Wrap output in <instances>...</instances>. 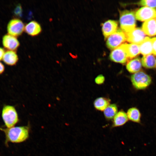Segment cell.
Returning <instances> with one entry per match:
<instances>
[{"mask_svg":"<svg viewBox=\"0 0 156 156\" xmlns=\"http://www.w3.org/2000/svg\"><path fill=\"white\" fill-rule=\"evenodd\" d=\"M0 130L5 135L4 143L8 147V143H19L25 141L29 137V129L27 126L13 127L10 128L0 127Z\"/></svg>","mask_w":156,"mask_h":156,"instance_id":"cell-1","label":"cell"},{"mask_svg":"<svg viewBox=\"0 0 156 156\" xmlns=\"http://www.w3.org/2000/svg\"><path fill=\"white\" fill-rule=\"evenodd\" d=\"M135 13L133 11L124 10L120 13V23L122 30L128 33L135 28Z\"/></svg>","mask_w":156,"mask_h":156,"instance_id":"cell-2","label":"cell"},{"mask_svg":"<svg viewBox=\"0 0 156 156\" xmlns=\"http://www.w3.org/2000/svg\"><path fill=\"white\" fill-rule=\"evenodd\" d=\"M1 115L5 125L7 128L14 127L18 121L17 113L13 106L8 105L4 106Z\"/></svg>","mask_w":156,"mask_h":156,"instance_id":"cell-3","label":"cell"},{"mask_svg":"<svg viewBox=\"0 0 156 156\" xmlns=\"http://www.w3.org/2000/svg\"><path fill=\"white\" fill-rule=\"evenodd\" d=\"M131 80L134 87L139 90L146 88L151 82L150 77L142 71L138 72L132 75Z\"/></svg>","mask_w":156,"mask_h":156,"instance_id":"cell-4","label":"cell"},{"mask_svg":"<svg viewBox=\"0 0 156 156\" xmlns=\"http://www.w3.org/2000/svg\"><path fill=\"white\" fill-rule=\"evenodd\" d=\"M106 44L108 48L114 50L120 46L126 40V35L119 29L108 37Z\"/></svg>","mask_w":156,"mask_h":156,"instance_id":"cell-5","label":"cell"},{"mask_svg":"<svg viewBox=\"0 0 156 156\" xmlns=\"http://www.w3.org/2000/svg\"><path fill=\"white\" fill-rule=\"evenodd\" d=\"M110 59L115 62L121 64L125 63L128 58L125 44H123L114 49L111 53Z\"/></svg>","mask_w":156,"mask_h":156,"instance_id":"cell-6","label":"cell"},{"mask_svg":"<svg viewBox=\"0 0 156 156\" xmlns=\"http://www.w3.org/2000/svg\"><path fill=\"white\" fill-rule=\"evenodd\" d=\"M25 26L20 19L14 18L9 22L7 26V30L10 35L14 36L21 35L24 31Z\"/></svg>","mask_w":156,"mask_h":156,"instance_id":"cell-7","label":"cell"},{"mask_svg":"<svg viewBox=\"0 0 156 156\" xmlns=\"http://www.w3.org/2000/svg\"><path fill=\"white\" fill-rule=\"evenodd\" d=\"M135 16L137 20L142 21L156 19V10L154 8L143 7L137 11Z\"/></svg>","mask_w":156,"mask_h":156,"instance_id":"cell-8","label":"cell"},{"mask_svg":"<svg viewBox=\"0 0 156 156\" xmlns=\"http://www.w3.org/2000/svg\"><path fill=\"white\" fill-rule=\"evenodd\" d=\"M126 40L129 42L139 45L146 37V34L142 29L137 28L126 33Z\"/></svg>","mask_w":156,"mask_h":156,"instance_id":"cell-9","label":"cell"},{"mask_svg":"<svg viewBox=\"0 0 156 156\" xmlns=\"http://www.w3.org/2000/svg\"><path fill=\"white\" fill-rule=\"evenodd\" d=\"M2 42L5 48L11 51L16 50L20 45L19 42L17 38L9 34L5 35L3 36Z\"/></svg>","mask_w":156,"mask_h":156,"instance_id":"cell-10","label":"cell"},{"mask_svg":"<svg viewBox=\"0 0 156 156\" xmlns=\"http://www.w3.org/2000/svg\"><path fill=\"white\" fill-rule=\"evenodd\" d=\"M118 23L114 20H109L105 22L103 24L102 30L105 38L108 37L117 30Z\"/></svg>","mask_w":156,"mask_h":156,"instance_id":"cell-11","label":"cell"},{"mask_svg":"<svg viewBox=\"0 0 156 156\" xmlns=\"http://www.w3.org/2000/svg\"><path fill=\"white\" fill-rule=\"evenodd\" d=\"M42 30L40 24L35 21L29 22L25 27V31L27 34L31 36L38 35L41 32Z\"/></svg>","mask_w":156,"mask_h":156,"instance_id":"cell-12","label":"cell"},{"mask_svg":"<svg viewBox=\"0 0 156 156\" xmlns=\"http://www.w3.org/2000/svg\"><path fill=\"white\" fill-rule=\"evenodd\" d=\"M142 30L145 34L149 36L156 35V19L145 21L142 25Z\"/></svg>","mask_w":156,"mask_h":156,"instance_id":"cell-13","label":"cell"},{"mask_svg":"<svg viewBox=\"0 0 156 156\" xmlns=\"http://www.w3.org/2000/svg\"><path fill=\"white\" fill-rule=\"evenodd\" d=\"M140 53L144 55L153 53V46L151 39L146 37L143 41L139 45Z\"/></svg>","mask_w":156,"mask_h":156,"instance_id":"cell-14","label":"cell"},{"mask_svg":"<svg viewBox=\"0 0 156 156\" xmlns=\"http://www.w3.org/2000/svg\"><path fill=\"white\" fill-rule=\"evenodd\" d=\"M3 60L6 64L10 65L15 64L18 60V56L16 52L13 51H8L3 55Z\"/></svg>","mask_w":156,"mask_h":156,"instance_id":"cell-15","label":"cell"},{"mask_svg":"<svg viewBox=\"0 0 156 156\" xmlns=\"http://www.w3.org/2000/svg\"><path fill=\"white\" fill-rule=\"evenodd\" d=\"M128 120L127 114L121 111L118 112L114 118L113 127L120 126L124 125Z\"/></svg>","mask_w":156,"mask_h":156,"instance_id":"cell-16","label":"cell"},{"mask_svg":"<svg viewBox=\"0 0 156 156\" xmlns=\"http://www.w3.org/2000/svg\"><path fill=\"white\" fill-rule=\"evenodd\" d=\"M142 63L140 59L137 58L131 60L126 65V68L131 73L138 72L142 68Z\"/></svg>","mask_w":156,"mask_h":156,"instance_id":"cell-17","label":"cell"},{"mask_svg":"<svg viewBox=\"0 0 156 156\" xmlns=\"http://www.w3.org/2000/svg\"><path fill=\"white\" fill-rule=\"evenodd\" d=\"M125 44L128 58L134 57L140 53L139 45L133 43Z\"/></svg>","mask_w":156,"mask_h":156,"instance_id":"cell-18","label":"cell"},{"mask_svg":"<svg viewBox=\"0 0 156 156\" xmlns=\"http://www.w3.org/2000/svg\"><path fill=\"white\" fill-rule=\"evenodd\" d=\"M142 64L144 67L151 68L156 65V59L154 56L150 54L144 56L141 59Z\"/></svg>","mask_w":156,"mask_h":156,"instance_id":"cell-19","label":"cell"},{"mask_svg":"<svg viewBox=\"0 0 156 156\" xmlns=\"http://www.w3.org/2000/svg\"><path fill=\"white\" fill-rule=\"evenodd\" d=\"M128 119L130 120L138 123L140 122L141 115L139 110L135 107L129 109L127 113Z\"/></svg>","mask_w":156,"mask_h":156,"instance_id":"cell-20","label":"cell"},{"mask_svg":"<svg viewBox=\"0 0 156 156\" xmlns=\"http://www.w3.org/2000/svg\"><path fill=\"white\" fill-rule=\"evenodd\" d=\"M109 100L103 97H99L96 99L94 101V105L98 110L103 111L109 105Z\"/></svg>","mask_w":156,"mask_h":156,"instance_id":"cell-21","label":"cell"},{"mask_svg":"<svg viewBox=\"0 0 156 156\" xmlns=\"http://www.w3.org/2000/svg\"><path fill=\"white\" fill-rule=\"evenodd\" d=\"M116 105L114 104L109 105L104 111V114L105 118L108 120L114 118L118 113Z\"/></svg>","mask_w":156,"mask_h":156,"instance_id":"cell-22","label":"cell"},{"mask_svg":"<svg viewBox=\"0 0 156 156\" xmlns=\"http://www.w3.org/2000/svg\"><path fill=\"white\" fill-rule=\"evenodd\" d=\"M138 4L151 8H156V0H142L138 2Z\"/></svg>","mask_w":156,"mask_h":156,"instance_id":"cell-23","label":"cell"},{"mask_svg":"<svg viewBox=\"0 0 156 156\" xmlns=\"http://www.w3.org/2000/svg\"><path fill=\"white\" fill-rule=\"evenodd\" d=\"M22 9L21 5L18 4L17 5L15 8L14 12L15 15L21 16L22 15Z\"/></svg>","mask_w":156,"mask_h":156,"instance_id":"cell-24","label":"cell"},{"mask_svg":"<svg viewBox=\"0 0 156 156\" xmlns=\"http://www.w3.org/2000/svg\"><path fill=\"white\" fill-rule=\"evenodd\" d=\"M105 79L104 76L102 75H100L96 78L95 81L96 84H101L103 83Z\"/></svg>","mask_w":156,"mask_h":156,"instance_id":"cell-25","label":"cell"},{"mask_svg":"<svg viewBox=\"0 0 156 156\" xmlns=\"http://www.w3.org/2000/svg\"><path fill=\"white\" fill-rule=\"evenodd\" d=\"M153 46V53L156 55V38H153L151 39Z\"/></svg>","mask_w":156,"mask_h":156,"instance_id":"cell-26","label":"cell"},{"mask_svg":"<svg viewBox=\"0 0 156 156\" xmlns=\"http://www.w3.org/2000/svg\"><path fill=\"white\" fill-rule=\"evenodd\" d=\"M4 53V49L0 47V60L3 58Z\"/></svg>","mask_w":156,"mask_h":156,"instance_id":"cell-27","label":"cell"},{"mask_svg":"<svg viewBox=\"0 0 156 156\" xmlns=\"http://www.w3.org/2000/svg\"><path fill=\"white\" fill-rule=\"evenodd\" d=\"M4 70V66L3 64L0 62V74L2 73Z\"/></svg>","mask_w":156,"mask_h":156,"instance_id":"cell-28","label":"cell"},{"mask_svg":"<svg viewBox=\"0 0 156 156\" xmlns=\"http://www.w3.org/2000/svg\"></svg>","mask_w":156,"mask_h":156,"instance_id":"cell-29","label":"cell"}]
</instances>
